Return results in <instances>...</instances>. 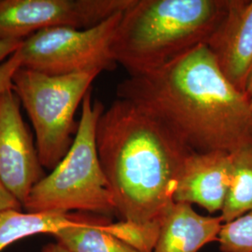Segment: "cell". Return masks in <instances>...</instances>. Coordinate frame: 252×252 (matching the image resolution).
Wrapping results in <instances>:
<instances>
[{
	"mask_svg": "<svg viewBox=\"0 0 252 252\" xmlns=\"http://www.w3.org/2000/svg\"><path fill=\"white\" fill-rule=\"evenodd\" d=\"M117 97L144 109L193 152L234 153L252 142V111L245 93L221 72L207 45L160 69L132 76Z\"/></svg>",
	"mask_w": 252,
	"mask_h": 252,
	"instance_id": "obj_1",
	"label": "cell"
},
{
	"mask_svg": "<svg viewBox=\"0 0 252 252\" xmlns=\"http://www.w3.org/2000/svg\"><path fill=\"white\" fill-rule=\"evenodd\" d=\"M95 137L116 215L137 223L161 222L193 151L159 120L122 98L103 111Z\"/></svg>",
	"mask_w": 252,
	"mask_h": 252,
	"instance_id": "obj_2",
	"label": "cell"
},
{
	"mask_svg": "<svg viewBox=\"0 0 252 252\" xmlns=\"http://www.w3.org/2000/svg\"><path fill=\"white\" fill-rule=\"evenodd\" d=\"M227 0H131L112 45L130 77L160 69L207 45L225 14Z\"/></svg>",
	"mask_w": 252,
	"mask_h": 252,
	"instance_id": "obj_3",
	"label": "cell"
},
{
	"mask_svg": "<svg viewBox=\"0 0 252 252\" xmlns=\"http://www.w3.org/2000/svg\"><path fill=\"white\" fill-rule=\"evenodd\" d=\"M104 110L100 101H92L89 91L81 103V120L70 149L30 191L23 206L27 212L116 215L96 147V126Z\"/></svg>",
	"mask_w": 252,
	"mask_h": 252,
	"instance_id": "obj_4",
	"label": "cell"
},
{
	"mask_svg": "<svg viewBox=\"0 0 252 252\" xmlns=\"http://www.w3.org/2000/svg\"><path fill=\"white\" fill-rule=\"evenodd\" d=\"M98 75L53 76L22 66L13 74L12 90L32 122L38 157L47 169L54 170L70 149L78 128L76 111Z\"/></svg>",
	"mask_w": 252,
	"mask_h": 252,
	"instance_id": "obj_5",
	"label": "cell"
},
{
	"mask_svg": "<svg viewBox=\"0 0 252 252\" xmlns=\"http://www.w3.org/2000/svg\"><path fill=\"white\" fill-rule=\"evenodd\" d=\"M124 10L88 29L51 27L28 36L16 52L21 66L53 76L114 70L112 45Z\"/></svg>",
	"mask_w": 252,
	"mask_h": 252,
	"instance_id": "obj_6",
	"label": "cell"
},
{
	"mask_svg": "<svg viewBox=\"0 0 252 252\" xmlns=\"http://www.w3.org/2000/svg\"><path fill=\"white\" fill-rule=\"evenodd\" d=\"M131 0H0V39H21L51 27L88 29Z\"/></svg>",
	"mask_w": 252,
	"mask_h": 252,
	"instance_id": "obj_7",
	"label": "cell"
},
{
	"mask_svg": "<svg viewBox=\"0 0 252 252\" xmlns=\"http://www.w3.org/2000/svg\"><path fill=\"white\" fill-rule=\"evenodd\" d=\"M20 104L12 87L0 93V183L23 207L45 176Z\"/></svg>",
	"mask_w": 252,
	"mask_h": 252,
	"instance_id": "obj_8",
	"label": "cell"
},
{
	"mask_svg": "<svg viewBox=\"0 0 252 252\" xmlns=\"http://www.w3.org/2000/svg\"><path fill=\"white\" fill-rule=\"evenodd\" d=\"M207 46L221 72L245 93L252 70V0H227L225 14Z\"/></svg>",
	"mask_w": 252,
	"mask_h": 252,
	"instance_id": "obj_9",
	"label": "cell"
},
{
	"mask_svg": "<svg viewBox=\"0 0 252 252\" xmlns=\"http://www.w3.org/2000/svg\"><path fill=\"white\" fill-rule=\"evenodd\" d=\"M231 181V153L192 152L183 162L174 193L175 203L197 205L221 212Z\"/></svg>",
	"mask_w": 252,
	"mask_h": 252,
	"instance_id": "obj_10",
	"label": "cell"
},
{
	"mask_svg": "<svg viewBox=\"0 0 252 252\" xmlns=\"http://www.w3.org/2000/svg\"><path fill=\"white\" fill-rule=\"evenodd\" d=\"M222 225L220 216H203L189 204L173 203L162 218L153 252H198L218 241Z\"/></svg>",
	"mask_w": 252,
	"mask_h": 252,
	"instance_id": "obj_11",
	"label": "cell"
},
{
	"mask_svg": "<svg viewBox=\"0 0 252 252\" xmlns=\"http://www.w3.org/2000/svg\"><path fill=\"white\" fill-rule=\"evenodd\" d=\"M107 221V217L78 213L74 221L56 232L54 237L73 252H137L107 232L103 228Z\"/></svg>",
	"mask_w": 252,
	"mask_h": 252,
	"instance_id": "obj_12",
	"label": "cell"
},
{
	"mask_svg": "<svg viewBox=\"0 0 252 252\" xmlns=\"http://www.w3.org/2000/svg\"><path fill=\"white\" fill-rule=\"evenodd\" d=\"M77 214L61 212L23 213L9 209L0 212V252L9 245L37 234H54L70 224Z\"/></svg>",
	"mask_w": 252,
	"mask_h": 252,
	"instance_id": "obj_13",
	"label": "cell"
},
{
	"mask_svg": "<svg viewBox=\"0 0 252 252\" xmlns=\"http://www.w3.org/2000/svg\"><path fill=\"white\" fill-rule=\"evenodd\" d=\"M252 209V142L231 153V181L220 212L223 223Z\"/></svg>",
	"mask_w": 252,
	"mask_h": 252,
	"instance_id": "obj_14",
	"label": "cell"
},
{
	"mask_svg": "<svg viewBox=\"0 0 252 252\" xmlns=\"http://www.w3.org/2000/svg\"><path fill=\"white\" fill-rule=\"evenodd\" d=\"M161 222L137 223L127 220L107 221L103 228L137 252H153L157 243Z\"/></svg>",
	"mask_w": 252,
	"mask_h": 252,
	"instance_id": "obj_15",
	"label": "cell"
},
{
	"mask_svg": "<svg viewBox=\"0 0 252 252\" xmlns=\"http://www.w3.org/2000/svg\"><path fill=\"white\" fill-rule=\"evenodd\" d=\"M218 242L222 252H252V209L223 223Z\"/></svg>",
	"mask_w": 252,
	"mask_h": 252,
	"instance_id": "obj_16",
	"label": "cell"
},
{
	"mask_svg": "<svg viewBox=\"0 0 252 252\" xmlns=\"http://www.w3.org/2000/svg\"><path fill=\"white\" fill-rule=\"evenodd\" d=\"M20 66L21 62L16 53L0 65V93L12 86V76Z\"/></svg>",
	"mask_w": 252,
	"mask_h": 252,
	"instance_id": "obj_17",
	"label": "cell"
},
{
	"mask_svg": "<svg viewBox=\"0 0 252 252\" xmlns=\"http://www.w3.org/2000/svg\"><path fill=\"white\" fill-rule=\"evenodd\" d=\"M23 41L21 39H0V65L18 51Z\"/></svg>",
	"mask_w": 252,
	"mask_h": 252,
	"instance_id": "obj_18",
	"label": "cell"
},
{
	"mask_svg": "<svg viewBox=\"0 0 252 252\" xmlns=\"http://www.w3.org/2000/svg\"><path fill=\"white\" fill-rule=\"evenodd\" d=\"M21 207L22 205L0 183V212L9 209L20 210Z\"/></svg>",
	"mask_w": 252,
	"mask_h": 252,
	"instance_id": "obj_19",
	"label": "cell"
},
{
	"mask_svg": "<svg viewBox=\"0 0 252 252\" xmlns=\"http://www.w3.org/2000/svg\"><path fill=\"white\" fill-rule=\"evenodd\" d=\"M40 252H73L66 247H64L59 242L56 243H50L46 245L45 247L42 249Z\"/></svg>",
	"mask_w": 252,
	"mask_h": 252,
	"instance_id": "obj_20",
	"label": "cell"
},
{
	"mask_svg": "<svg viewBox=\"0 0 252 252\" xmlns=\"http://www.w3.org/2000/svg\"><path fill=\"white\" fill-rule=\"evenodd\" d=\"M245 94L248 98L249 101V104H250V107L252 108V70L249 78H248V81L246 83V88H245Z\"/></svg>",
	"mask_w": 252,
	"mask_h": 252,
	"instance_id": "obj_21",
	"label": "cell"
}]
</instances>
